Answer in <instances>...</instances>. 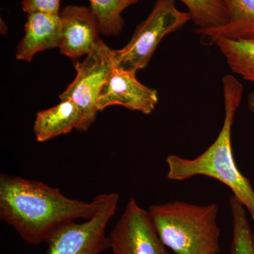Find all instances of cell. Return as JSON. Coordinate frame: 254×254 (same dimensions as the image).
I'll return each instance as SVG.
<instances>
[{
  "label": "cell",
  "instance_id": "obj_1",
  "mask_svg": "<svg viewBox=\"0 0 254 254\" xmlns=\"http://www.w3.org/2000/svg\"><path fill=\"white\" fill-rule=\"evenodd\" d=\"M99 203L98 195L86 203L43 182L0 175V218L29 245L46 243L60 227L77 219L93 218Z\"/></svg>",
  "mask_w": 254,
  "mask_h": 254
},
{
  "label": "cell",
  "instance_id": "obj_2",
  "mask_svg": "<svg viewBox=\"0 0 254 254\" xmlns=\"http://www.w3.org/2000/svg\"><path fill=\"white\" fill-rule=\"evenodd\" d=\"M225 120L215 141L196 158L187 159L170 155L165 159L167 177L171 181H185L192 177L215 179L231 190L254 221V190L252 184L237 168L232 146V128L242 103L244 86L233 75L222 78Z\"/></svg>",
  "mask_w": 254,
  "mask_h": 254
},
{
  "label": "cell",
  "instance_id": "obj_3",
  "mask_svg": "<svg viewBox=\"0 0 254 254\" xmlns=\"http://www.w3.org/2000/svg\"><path fill=\"white\" fill-rule=\"evenodd\" d=\"M218 210L215 203L175 200L152 205L148 213L164 245L175 254H219Z\"/></svg>",
  "mask_w": 254,
  "mask_h": 254
},
{
  "label": "cell",
  "instance_id": "obj_4",
  "mask_svg": "<svg viewBox=\"0 0 254 254\" xmlns=\"http://www.w3.org/2000/svg\"><path fill=\"white\" fill-rule=\"evenodd\" d=\"M176 0H157L151 12L137 26L129 42L115 50V65L136 73L146 67L164 38L190 21L188 11L177 9Z\"/></svg>",
  "mask_w": 254,
  "mask_h": 254
},
{
  "label": "cell",
  "instance_id": "obj_5",
  "mask_svg": "<svg viewBox=\"0 0 254 254\" xmlns=\"http://www.w3.org/2000/svg\"><path fill=\"white\" fill-rule=\"evenodd\" d=\"M115 62V50L99 39L82 63L74 64L75 79L60 95V100H71L77 107L80 122L77 130L85 131L94 123L101 87Z\"/></svg>",
  "mask_w": 254,
  "mask_h": 254
},
{
  "label": "cell",
  "instance_id": "obj_6",
  "mask_svg": "<svg viewBox=\"0 0 254 254\" xmlns=\"http://www.w3.org/2000/svg\"><path fill=\"white\" fill-rule=\"evenodd\" d=\"M98 196L99 207L94 216L82 223L73 221L60 227L46 242V254H101L110 248L106 229L116 213L120 196L116 193Z\"/></svg>",
  "mask_w": 254,
  "mask_h": 254
},
{
  "label": "cell",
  "instance_id": "obj_7",
  "mask_svg": "<svg viewBox=\"0 0 254 254\" xmlns=\"http://www.w3.org/2000/svg\"><path fill=\"white\" fill-rule=\"evenodd\" d=\"M108 239L113 254H169L149 213L133 198L127 202Z\"/></svg>",
  "mask_w": 254,
  "mask_h": 254
},
{
  "label": "cell",
  "instance_id": "obj_8",
  "mask_svg": "<svg viewBox=\"0 0 254 254\" xmlns=\"http://www.w3.org/2000/svg\"><path fill=\"white\" fill-rule=\"evenodd\" d=\"M157 90L137 80L136 73L114 65L100 89L98 99L99 111L113 105H121L132 111L149 115L158 103Z\"/></svg>",
  "mask_w": 254,
  "mask_h": 254
},
{
  "label": "cell",
  "instance_id": "obj_9",
  "mask_svg": "<svg viewBox=\"0 0 254 254\" xmlns=\"http://www.w3.org/2000/svg\"><path fill=\"white\" fill-rule=\"evenodd\" d=\"M62 55L75 60L91 53L100 33L98 19L91 6L68 5L60 13Z\"/></svg>",
  "mask_w": 254,
  "mask_h": 254
},
{
  "label": "cell",
  "instance_id": "obj_10",
  "mask_svg": "<svg viewBox=\"0 0 254 254\" xmlns=\"http://www.w3.org/2000/svg\"><path fill=\"white\" fill-rule=\"evenodd\" d=\"M61 35L60 14H28L24 36L16 49V59L30 63L37 53L59 48Z\"/></svg>",
  "mask_w": 254,
  "mask_h": 254
},
{
  "label": "cell",
  "instance_id": "obj_11",
  "mask_svg": "<svg viewBox=\"0 0 254 254\" xmlns=\"http://www.w3.org/2000/svg\"><path fill=\"white\" fill-rule=\"evenodd\" d=\"M229 20L226 24L210 29H195L203 44L214 45L219 38L254 39V0H222Z\"/></svg>",
  "mask_w": 254,
  "mask_h": 254
},
{
  "label": "cell",
  "instance_id": "obj_12",
  "mask_svg": "<svg viewBox=\"0 0 254 254\" xmlns=\"http://www.w3.org/2000/svg\"><path fill=\"white\" fill-rule=\"evenodd\" d=\"M79 112L71 100H61L59 104L36 114L33 131L38 142H46L55 137L77 129Z\"/></svg>",
  "mask_w": 254,
  "mask_h": 254
},
{
  "label": "cell",
  "instance_id": "obj_13",
  "mask_svg": "<svg viewBox=\"0 0 254 254\" xmlns=\"http://www.w3.org/2000/svg\"><path fill=\"white\" fill-rule=\"evenodd\" d=\"M232 72L246 81L254 82V39L219 38L215 41Z\"/></svg>",
  "mask_w": 254,
  "mask_h": 254
},
{
  "label": "cell",
  "instance_id": "obj_14",
  "mask_svg": "<svg viewBox=\"0 0 254 254\" xmlns=\"http://www.w3.org/2000/svg\"><path fill=\"white\" fill-rule=\"evenodd\" d=\"M99 25L100 33L118 36L123 31L125 21L123 11L140 0H89Z\"/></svg>",
  "mask_w": 254,
  "mask_h": 254
},
{
  "label": "cell",
  "instance_id": "obj_15",
  "mask_svg": "<svg viewBox=\"0 0 254 254\" xmlns=\"http://www.w3.org/2000/svg\"><path fill=\"white\" fill-rule=\"evenodd\" d=\"M188 9L196 29L220 27L226 24L229 15L222 0H180Z\"/></svg>",
  "mask_w": 254,
  "mask_h": 254
},
{
  "label": "cell",
  "instance_id": "obj_16",
  "mask_svg": "<svg viewBox=\"0 0 254 254\" xmlns=\"http://www.w3.org/2000/svg\"><path fill=\"white\" fill-rule=\"evenodd\" d=\"M232 218V241L230 254H254V232L249 222L247 209L232 195L230 198Z\"/></svg>",
  "mask_w": 254,
  "mask_h": 254
},
{
  "label": "cell",
  "instance_id": "obj_17",
  "mask_svg": "<svg viewBox=\"0 0 254 254\" xmlns=\"http://www.w3.org/2000/svg\"><path fill=\"white\" fill-rule=\"evenodd\" d=\"M61 0H21L23 11L27 14L43 12L60 14Z\"/></svg>",
  "mask_w": 254,
  "mask_h": 254
},
{
  "label": "cell",
  "instance_id": "obj_18",
  "mask_svg": "<svg viewBox=\"0 0 254 254\" xmlns=\"http://www.w3.org/2000/svg\"><path fill=\"white\" fill-rule=\"evenodd\" d=\"M249 109L254 114V91L251 92L248 97Z\"/></svg>",
  "mask_w": 254,
  "mask_h": 254
}]
</instances>
